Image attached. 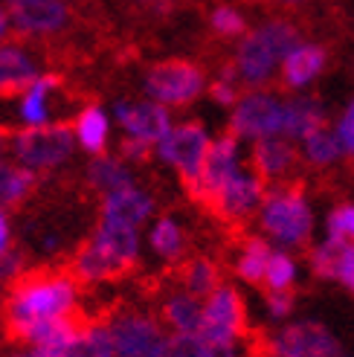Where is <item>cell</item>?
Here are the masks:
<instances>
[{"instance_id": "cell-21", "label": "cell", "mask_w": 354, "mask_h": 357, "mask_svg": "<svg viewBox=\"0 0 354 357\" xmlns=\"http://www.w3.org/2000/svg\"><path fill=\"white\" fill-rule=\"evenodd\" d=\"M328 64V50L323 44H299L291 50L285 61H282V84L299 91V87L311 84Z\"/></svg>"}, {"instance_id": "cell-38", "label": "cell", "mask_w": 354, "mask_h": 357, "mask_svg": "<svg viewBox=\"0 0 354 357\" xmlns=\"http://www.w3.org/2000/svg\"><path fill=\"white\" fill-rule=\"evenodd\" d=\"M264 302H268V314L273 319H288L296 305V294L293 291H268Z\"/></svg>"}, {"instance_id": "cell-31", "label": "cell", "mask_w": 354, "mask_h": 357, "mask_svg": "<svg viewBox=\"0 0 354 357\" xmlns=\"http://www.w3.org/2000/svg\"><path fill=\"white\" fill-rule=\"evenodd\" d=\"M302 154L314 166H331L343 157V146H340L337 134H334L331 128H320V131H314L302 139Z\"/></svg>"}, {"instance_id": "cell-6", "label": "cell", "mask_w": 354, "mask_h": 357, "mask_svg": "<svg viewBox=\"0 0 354 357\" xmlns=\"http://www.w3.org/2000/svg\"><path fill=\"white\" fill-rule=\"evenodd\" d=\"M108 328L114 337V357H157L166 343L163 323L146 311L134 308H105Z\"/></svg>"}, {"instance_id": "cell-22", "label": "cell", "mask_w": 354, "mask_h": 357, "mask_svg": "<svg viewBox=\"0 0 354 357\" xmlns=\"http://www.w3.org/2000/svg\"><path fill=\"white\" fill-rule=\"evenodd\" d=\"M320 128H328V108L320 96H293L285 102L282 134H288V139H305Z\"/></svg>"}, {"instance_id": "cell-3", "label": "cell", "mask_w": 354, "mask_h": 357, "mask_svg": "<svg viewBox=\"0 0 354 357\" xmlns=\"http://www.w3.org/2000/svg\"><path fill=\"white\" fill-rule=\"evenodd\" d=\"M247 351L250 357H351L337 334L314 319L288 323L276 334H253Z\"/></svg>"}, {"instance_id": "cell-40", "label": "cell", "mask_w": 354, "mask_h": 357, "mask_svg": "<svg viewBox=\"0 0 354 357\" xmlns=\"http://www.w3.org/2000/svg\"><path fill=\"white\" fill-rule=\"evenodd\" d=\"M209 96H212V102H218V105H233L241 99V93H238V84L236 82H226V79H218V82H212L209 84Z\"/></svg>"}, {"instance_id": "cell-41", "label": "cell", "mask_w": 354, "mask_h": 357, "mask_svg": "<svg viewBox=\"0 0 354 357\" xmlns=\"http://www.w3.org/2000/svg\"><path fill=\"white\" fill-rule=\"evenodd\" d=\"M203 357H250V351L238 349V343H206L203 340Z\"/></svg>"}, {"instance_id": "cell-16", "label": "cell", "mask_w": 354, "mask_h": 357, "mask_svg": "<svg viewBox=\"0 0 354 357\" xmlns=\"http://www.w3.org/2000/svg\"><path fill=\"white\" fill-rule=\"evenodd\" d=\"M116 122L128 131V137H139L148 142H160L171 131V114L160 102H116Z\"/></svg>"}, {"instance_id": "cell-50", "label": "cell", "mask_w": 354, "mask_h": 357, "mask_svg": "<svg viewBox=\"0 0 354 357\" xmlns=\"http://www.w3.org/2000/svg\"><path fill=\"white\" fill-rule=\"evenodd\" d=\"M0 299H3V294H0Z\"/></svg>"}, {"instance_id": "cell-20", "label": "cell", "mask_w": 354, "mask_h": 357, "mask_svg": "<svg viewBox=\"0 0 354 357\" xmlns=\"http://www.w3.org/2000/svg\"><path fill=\"white\" fill-rule=\"evenodd\" d=\"M151 212H154V198L151 195H146L143 189H137V186H125L119 192L105 195L99 218L116 221V224H128V227H139V224L148 221Z\"/></svg>"}, {"instance_id": "cell-7", "label": "cell", "mask_w": 354, "mask_h": 357, "mask_svg": "<svg viewBox=\"0 0 354 357\" xmlns=\"http://www.w3.org/2000/svg\"><path fill=\"white\" fill-rule=\"evenodd\" d=\"M143 87L160 105H189L203 93L206 76L194 61L169 59V61H157L148 67Z\"/></svg>"}, {"instance_id": "cell-13", "label": "cell", "mask_w": 354, "mask_h": 357, "mask_svg": "<svg viewBox=\"0 0 354 357\" xmlns=\"http://www.w3.org/2000/svg\"><path fill=\"white\" fill-rule=\"evenodd\" d=\"M236 166H238V137L233 131H224L218 139L209 142V151L201 169V192L194 204L209 209V204L215 201V195L224 189V183L238 172Z\"/></svg>"}, {"instance_id": "cell-35", "label": "cell", "mask_w": 354, "mask_h": 357, "mask_svg": "<svg viewBox=\"0 0 354 357\" xmlns=\"http://www.w3.org/2000/svg\"><path fill=\"white\" fill-rule=\"evenodd\" d=\"M29 267V250L24 244L12 241L3 253H0V284L12 282L17 273H24Z\"/></svg>"}, {"instance_id": "cell-34", "label": "cell", "mask_w": 354, "mask_h": 357, "mask_svg": "<svg viewBox=\"0 0 354 357\" xmlns=\"http://www.w3.org/2000/svg\"><path fill=\"white\" fill-rule=\"evenodd\" d=\"M157 357H203V340L198 334H169Z\"/></svg>"}, {"instance_id": "cell-37", "label": "cell", "mask_w": 354, "mask_h": 357, "mask_svg": "<svg viewBox=\"0 0 354 357\" xmlns=\"http://www.w3.org/2000/svg\"><path fill=\"white\" fill-rule=\"evenodd\" d=\"M154 142L148 139H139V137H122L119 142V157L125 163H134V166H146L151 163V154H154Z\"/></svg>"}, {"instance_id": "cell-33", "label": "cell", "mask_w": 354, "mask_h": 357, "mask_svg": "<svg viewBox=\"0 0 354 357\" xmlns=\"http://www.w3.org/2000/svg\"><path fill=\"white\" fill-rule=\"evenodd\" d=\"M209 29L215 32L218 38H238V35L247 32V21L233 6H215L209 12Z\"/></svg>"}, {"instance_id": "cell-44", "label": "cell", "mask_w": 354, "mask_h": 357, "mask_svg": "<svg viewBox=\"0 0 354 357\" xmlns=\"http://www.w3.org/2000/svg\"><path fill=\"white\" fill-rule=\"evenodd\" d=\"M174 3H177V0H151V6H154L157 12H160V15H166V12H169Z\"/></svg>"}, {"instance_id": "cell-17", "label": "cell", "mask_w": 354, "mask_h": 357, "mask_svg": "<svg viewBox=\"0 0 354 357\" xmlns=\"http://www.w3.org/2000/svg\"><path fill=\"white\" fill-rule=\"evenodd\" d=\"M308 264L316 279H334L354 294V241L325 238L308 250Z\"/></svg>"}, {"instance_id": "cell-49", "label": "cell", "mask_w": 354, "mask_h": 357, "mask_svg": "<svg viewBox=\"0 0 354 357\" xmlns=\"http://www.w3.org/2000/svg\"><path fill=\"white\" fill-rule=\"evenodd\" d=\"M250 3H264V0H250Z\"/></svg>"}, {"instance_id": "cell-27", "label": "cell", "mask_w": 354, "mask_h": 357, "mask_svg": "<svg viewBox=\"0 0 354 357\" xmlns=\"http://www.w3.org/2000/svg\"><path fill=\"white\" fill-rule=\"evenodd\" d=\"M76 125V139L82 142V149L87 154H105V149H108V116H105V111L99 108L96 102L84 105L82 114L73 119Z\"/></svg>"}, {"instance_id": "cell-10", "label": "cell", "mask_w": 354, "mask_h": 357, "mask_svg": "<svg viewBox=\"0 0 354 357\" xmlns=\"http://www.w3.org/2000/svg\"><path fill=\"white\" fill-rule=\"evenodd\" d=\"M285 128V105L273 93L253 91L244 93L233 105V116H229L226 131H233L238 139H261V137H279Z\"/></svg>"}, {"instance_id": "cell-43", "label": "cell", "mask_w": 354, "mask_h": 357, "mask_svg": "<svg viewBox=\"0 0 354 357\" xmlns=\"http://www.w3.org/2000/svg\"><path fill=\"white\" fill-rule=\"evenodd\" d=\"M9 35H12V29H9V15H6L3 6H0V44H3Z\"/></svg>"}, {"instance_id": "cell-26", "label": "cell", "mask_w": 354, "mask_h": 357, "mask_svg": "<svg viewBox=\"0 0 354 357\" xmlns=\"http://www.w3.org/2000/svg\"><path fill=\"white\" fill-rule=\"evenodd\" d=\"M84 177H87V186L99 195H111V192H119L125 186H134V177L125 166V160L108 157V154H99L96 160H91Z\"/></svg>"}, {"instance_id": "cell-12", "label": "cell", "mask_w": 354, "mask_h": 357, "mask_svg": "<svg viewBox=\"0 0 354 357\" xmlns=\"http://www.w3.org/2000/svg\"><path fill=\"white\" fill-rule=\"evenodd\" d=\"M264 192H268V183H264L259 174L236 172L224 183V189L215 195V201L209 204V212L224 221H244L261 206Z\"/></svg>"}, {"instance_id": "cell-24", "label": "cell", "mask_w": 354, "mask_h": 357, "mask_svg": "<svg viewBox=\"0 0 354 357\" xmlns=\"http://www.w3.org/2000/svg\"><path fill=\"white\" fill-rule=\"evenodd\" d=\"M160 319H163V326H169L174 334H198L201 337L203 305H201L198 296H192L186 291H174L163 299Z\"/></svg>"}, {"instance_id": "cell-2", "label": "cell", "mask_w": 354, "mask_h": 357, "mask_svg": "<svg viewBox=\"0 0 354 357\" xmlns=\"http://www.w3.org/2000/svg\"><path fill=\"white\" fill-rule=\"evenodd\" d=\"M259 227L282 247H308L314 233V212L305 201L302 183L293 181L268 186L259 206Z\"/></svg>"}, {"instance_id": "cell-15", "label": "cell", "mask_w": 354, "mask_h": 357, "mask_svg": "<svg viewBox=\"0 0 354 357\" xmlns=\"http://www.w3.org/2000/svg\"><path fill=\"white\" fill-rule=\"evenodd\" d=\"M64 267L79 282V288H84V284H102V282H119L128 276L125 267L114 261L93 238L79 241V247L64 259Z\"/></svg>"}, {"instance_id": "cell-32", "label": "cell", "mask_w": 354, "mask_h": 357, "mask_svg": "<svg viewBox=\"0 0 354 357\" xmlns=\"http://www.w3.org/2000/svg\"><path fill=\"white\" fill-rule=\"evenodd\" d=\"M296 284V261L285 250H273L264 271V288L268 291H293Z\"/></svg>"}, {"instance_id": "cell-47", "label": "cell", "mask_w": 354, "mask_h": 357, "mask_svg": "<svg viewBox=\"0 0 354 357\" xmlns=\"http://www.w3.org/2000/svg\"><path fill=\"white\" fill-rule=\"evenodd\" d=\"M282 3H291V6H299V3H305V0H282Z\"/></svg>"}, {"instance_id": "cell-39", "label": "cell", "mask_w": 354, "mask_h": 357, "mask_svg": "<svg viewBox=\"0 0 354 357\" xmlns=\"http://www.w3.org/2000/svg\"><path fill=\"white\" fill-rule=\"evenodd\" d=\"M337 139L343 146V154L354 157V99L348 102V108L343 111V116L337 122Z\"/></svg>"}, {"instance_id": "cell-30", "label": "cell", "mask_w": 354, "mask_h": 357, "mask_svg": "<svg viewBox=\"0 0 354 357\" xmlns=\"http://www.w3.org/2000/svg\"><path fill=\"white\" fill-rule=\"evenodd\" d=\"M151 250L166 261H180L186 253V233L171 215H163L151 229Z\"/></svg>"}, {"instance_id": "cell-1", "label": "cell", "mask_w": 354, "mask_h": 357, "mask_svg": "<svg viewBox=\"0 0 354 357\" xmlns=\"http://www.w3.org/2000/svg\"><path fill=\"white\" fill-rule=\"evenodd\" d=\"M79 308V282L64 261L35 264L6 282L0 299V334L6 343L29 346L32 331L41 323L67 317Z\"/></svg>"}, {"instance_id": "cell-4", "label": "cell", "mask_w": 354, "mask_h": 357, "mask_svg": "<svg viewBox=\"0 0 354 357\" xmlns=\"http://www.w3.org/2000/svg\"><path fill=\"white\" fill-rule=\"evenodd\" d=\"M76 149V125L73 122H47L17 128L12 139V151L32 172H49L73 157Z\"/></svg>"}, {"instance_id": "cell-46", "label": "cell", "mask_w": 354, "mask_h": 357, "mask_svg": "<svg viewBox=\"0 0 354 357\" xmlns=\"http://www.w3.org/2000/svg\"><path fill=\"white\" fill-rule=\"evenodd\" d=\"M12 149V142H9V137H0V157H3L6 151Z\"/></svg>"}, {"instance_id": "cell-9", "label": "cell", "mask_w": 354, "mask_h": 357, "mask_svg": "<svg viewBox=\"0 0 354 357\" xmlns=\"http://www.w3.org/2000/svg\"><path fill=\"white\" fill-rule=\"evenodd\" d=\"M6 12L29 41H49L73 24V6L67 0H6Z\"/></svg>"}, {"instance_id": "cell-45", "label": "cell", "mask_w": 354, "mask_h": 357, "mask_svg": "<svg viewBox=\"0 0 354 357\" xmlns=\"http://www.w3.org/2000/svg\"><path fill=\"white\" fill-rule=\"evenodd\" d=\"M15 134H17V128H12V125H0V137L15 139Z\"/></svg>"}, {"instance_id": "cell-28", "label": "cell", "mask_w": 354, "mask_h": 357, "mask_svg": "<svg viewBox=\"0 0 354 357\" xmlns=\"http://www.w3.org/2000/svg\"><path fill=\"white\" fill-rule=\"evenodd\" d=\"M273 253V247L268 244V238L261 236H247L241 244V253L236 259V276L244 279L247 284H256L264 288V271H268V259Z\"/></svg>"}, {"instance_id": "cell-42", "label": "cell", "mask_w": 354, "mask_h": 357, "mask_svg": "<svg viewBox=\"0 0 354 357\" xmlns=\"http://www.w3.org/2000/svg\"><path fill=\"white\" fill-rule=\"evenodd\" d=\"M12 244V229H9V218H6V212L0 209V253Z\"/></svg>"}, {"instance_id": "cell-36", "label": "cell", "mask_w": 354, "mask_h": 357, "mask_svg": "<svg viewBox=\"0 0 354 357\" xmlns=\"http://www.w3.org/2000/svg\"><path fill=\"white\" fill-rule=\"evenodd\" d=\"M328 238L354 241V204H340L328 212Z\"/></svg>"}, {"instance_id": "cell-25", "label": "cell", "mask_w": 354, "mask_h": 357, "mask_svg": "<svg viewBox=\"0 0 354 357\" xmlns=\"http://www.w3.org/2000/svg\"><path fill=\"white\" fill-rule=\"evenodd\" d=\"M174 276L177 282H180V291L192 294V296H209L215 288H221L224 284V276H221V267L206 259V256H192L186 261H180L174 267Z\"/></svg>"}, {"instance_id": "cell-8", "label": "cell", "mask_w": 354, "mask_h": 357, "mask_svg": "<svg viewBox=\"0 0 354 357\" xmlns=\"http://www.w3.org/2000/svg\"><path fill=\"white\" fill-rule=\"evenodd\" d=\"M247 337H250L247 305L233 284L224 282L221 288H215L203 302L201 340H206V343H238V340H247Z\"/></svg>"}, {"instance_id": "cell-18", "label": "cell", "mask_w": 354, "mask_h": 357, "mask_svg": "<svg viewBox=\"0 0 354 357\" xmlns=\"http://www.w3.org/2000/svg\"><path fill=\"white\" fill-rule=\"evenodd\" d=\"M296 160H299V154L293 149V142L282 139V137H261L253 142V151H250L253 174H259L264 183L285 177L296 166Z\"/></svg>"}, {"instance_id": "cell-23", "label": "cell", "mask_w": 354, "mask_h": 357, "mask_svg": "<svg viewBox=\"0 0 354 357\" xmlns=\"http://www.w3.org/2000/svg\"><path fill=\"white\" fill-rule=\"evenodd\" d=\"M41 186V174L26 166H15L0 160V209L3 212H21L29 198Z\"/></svg>"}, {"instance_id": "cell-48", "label": "cell", "mask_w": 354, "mask_h": 357, "mask_svg": "<svg viewBox=\"0 0 354 357\" xmlns=\"http://www.w3.org/2000/svg\"><path fill=\"white\" fill-rule=\"evenodd\" d=\"M131 3H151V0H131Z\"/></svg>"}, {"instance_id": "cell-14", "label": "cell", "mask_w": 354, "mask_h": 357, "mask_svg": "<svg viewBox=\"0 0 354 357\" xmlns=\"http://www.w3.org/2000/svg\"><path fill=\"white\" fill-rule=\"evenodd\" d=\"M236 73L238 82L247 87H259L264 82L273 79V70L276 64H282V56L270 47V41L261 35V29L256 26L253 32H244L241 35V44L236 50Z\"/></svg>"}, {"instance_id": "cell-5", "label": "cell", "mask_w": 354, "mask_h": 357, "mask_svg": "<svg viewBox=\"0 0 354 357\" xmlns=\"http://www.w3.org/2000/svg\"><path fill=\"white\" fill-rule=\"evenodd\" d=\"M209 142L212 139L201 122L171 125V131L157 142V154L180 172V183L192 201H198V192H201V169L209 151Z\"/></svg>"}, {"instance_id": "cell-19", "label": "cell", "mask_w": 354, "mask_h": 357, "mask_svg": "<svg viewBox=\"0 0 354 357\" xmlns=\"http://www.w3.org/2000/svg\"><path fill=\"white\" fill-rule=\"evenodd\" d=\"M91 238H93L114 261H119L122 267H125L128 273L137 271V264H139V236H137V227L99 218V224H96V229H93Z\"/></svg>"}, {"instance_id": "cell-29", "label": "cell", "mask_w": 354, "mask_h": 357, "mask_svg": "<svg viewBox=\"0 0 354 357\" xmlns=\"http://www.w3.org/2000/svg\"><path fill=\"white\" fill-rule=\"evenodd\" d=\"M64 357H114V337L105 314H96L93 323L67 346Z\"/></svg>"}, {"instance_id": "cell-11", "label": "cell", "mask_w": 354, "mask_h": 357, "mask_svg": "<svg viewBox=\"0 0 354 357\" xmlns=\"http://www.w3.org/2000/svg\"><path fill=\"white\" fill-rule=\"evenodd\" d=\"M26 44H29V38H24V35L15 29L9 38L0 44V102L24 96L35 84V79L41 76Z\"/></svg>"}]
</instances>
